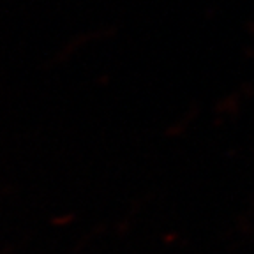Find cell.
<instances>
[{
  "label": "cell",
  "mask_w": 254,
  "mask_h": 254,
  "mask_svg": "<svg viewBox=\"0 0 254 254\" xmlns=\"http://www.w3.org/2000/svg\"><path fill=\"white\" fill-rule=\"evenodd\" d=\"M72 221H74V214H71V212H60V214H57L52 219V224L59 228H65L69 224H72Z\"/></svg>",
  "instance_id": "6da1fadb"
}]
</instances>
